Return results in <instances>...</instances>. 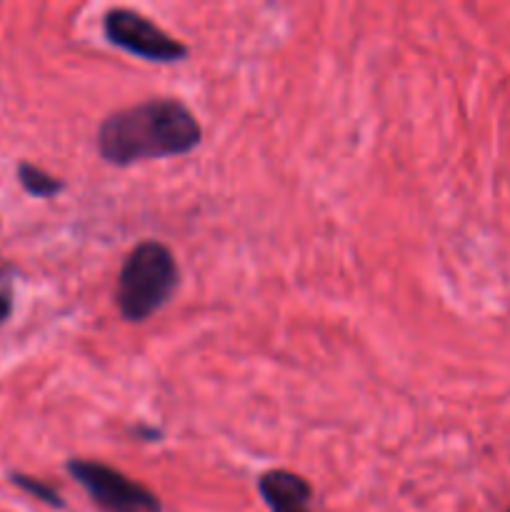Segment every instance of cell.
Listing matches in <instances>:
<instances>
[{
  "label": "cell",
  "instance_id": "obj_1",
  "mask_svg": "<svg viewBox=\"0 0 510 512\" xmlns=\"http://www.w3.org/2000/svg\"><path fill=\"white\" fill-rule=\"evenodd\" d=\"M203 138L198 118L175 98H153L115 110L98 128V153L105 163L125 165L175 158L195 150Z\"/></svg>",
  "mask_w": 510,
  "mask_h": 512
},
{
  "label": "cell",
  "instance_id": "obj_2",
  "mask_svg": "<svg viewBox=\"0 0 510 512\" xmlns=\"http://www.w3.org/2000/svg\"><path fill=\"white\" fill-rule=\"evenodd\" d=\"M178 263L168 245L143 240L125 258L115 288L120 315L130 323H143L158 313L178 288Z\"/></svg>",
  "mask_w": 510,
  "mask_h": 512
},
{
  "label": "cell",
  "instance_id": "obj_3",
  "mask_svg": "<svg viewBox=\"0 0 510 512\" xmlns=\"http://www.w3.org/2000/svg\"><path fill=\"white\" fill-rule=\"evenodd\" d=\"M103 33L110 45L153 63H178L188 55L180 40L170 38L153 20L130 8H113L103 18Z\"/></svg>",
  "mask_w": 510,
  "mask_h": 512
},
{
  "label": "cell",
  "instance_id": "obj_4",
  "mask_svg": "<svg viewBox=\"0 0 510 512\" xmlns=\"http://www.w3.org/2000/svg\"><path fill=\"white\" fill-rule=\"evenodd\" d=\"M68 473L85 488L98 508L108 512H160V503L148 488L125 478L110 465L95 460H70Z\"/></svg>",
  "mask_w": 510,
  "mask_h": 512
},
{
  "label": "cell",
  "instance_id": "obj_5",
  "mask_svg": "<svg viewBox=\"0 0 510 512\" xmlns=\"http://www.w3.org/2000/svg\"><path fill=\"white\" fill-rule=\"evenodd\" d=\"M258 490L270 512H310L313 488L290 470H268L258 478Z\"/></svg>",
  "mask_w": 510,
  "mask_h": 512
},
{
  "label": "cell",
  "instance_id": "obj_6",
  "mask_svg": "<svg viewBox=\"0 0 510 512\" xmlns=\"http://www.w3.org/2000/svg\"><path fill=\"white\" fill-rule=\"evenodd\" d=\"M18 178L20 185H23L30 195H35V198H53V195H58L60 190H63V183H60L58 178H53V175H48L45 170L35 168V165L30 163L18 165Z\"/></svg>",
  "mask_w": 510,
  "mask_h": 512
},
{
  "label": "cell",
  "instance_id": "obj_7",
  "mask_svg": "<svg viewBox=\"0 0 510 512\" xmlns=\"http://www.w3.org/2000/svg\"><path fill=\"white\" fill-rule=\"evenodd\" d=\"M13 483H18L20 488L23 490H28L30 495H38L40 500H43V503H50V505H63L60 503V498H58V493H55L53 488H48V485H43V483H38V480H33V478H23V475H15L13 478Z\"/></svg>",
  "mask_w": 510,
  "mask_h": 512
},
{
  "label": "cell",
  "instance_id": "obj_8",
  "mask_svg": "<svg viewBox=\"0 0 510 512\" xmlns=\"http://www.w3.org/2000/svg\"><path fill=\"white\" fill-rule=\"evenodd\" d=\"M0 293H8V270L0 265Z\"/></svg>",
  "mask_w": 510,
  "mask_h": 512
},
{
  "label": "cell",
  "instance_id": "obj_9",
  "mask_svg": "<svg viewBox=\"0 0 510 512\" xmlns=\"http://www.w3.org/2000/svg\"><path fill=\"white\" fill-rule=\"evenodd\" d=\"M508 512H510V510H508Z\"/></svg>",
  "mask_w": 510,
  "mask_h": 512
}]
</instances>
